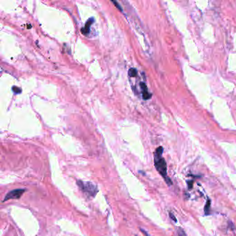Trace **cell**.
<instances>
[{
    "label": "cell",
    "instance_id": "obj_10",
    "mask_svg": "<svg viewBox=\"0 0 236 236\" xmlns=\"http://www.w3.org/2000/svg\"><path fill=\"white\" fill-rule=\"evenodd\" d=\"M112 3H114V4H115V6H116V7H117V8H119V10H121V11H122V8H121V7H120V6H119V3H118V2H114V1H112Z\"/></svg>",
    "mask_w": 236,
    "mask_h": 236
},
{
    "label": "cell",
    "instance_id": "obj_2",
    "mask_svg": "<svg viewBox=\"0 0 236 236\" xmlns=\"http://www.w3.org/2000/svg\"><path fill=\"white\" fill-rule=\"evenodd\" d=\"M77 185L78 186L80 189L82 190L84 193L91 197H94L98 193V189L95 184L89 182V181H82L81 180L77 181Z\"/></svg>",
    "mask_w": 236,
    "mask_h": 236
},
{
    "label": "cell",
    "instance_id": "obj_12",
    "mask_svg": "<svg viewBox=\"0 0 236 236\" xmlns=\"http://www.w3.org/2000/svg\"><path fill=\"white\" fill-rule=\"evenodd\" d=\"M141 232H142L143 233H144V234H145V236H148V233H146V232H145V231H144L143 229H142V228H141Z\"/></svg>",
    "mask_w": 236,
    "mask_h": 236
},
{
    "label": "cell",
    "instance_id": "obj_3",
    "mask_svg": "<svg viewBox=\"0 0 236 236\" xmlns=\"http://www.w3.org/2000/svg\"><path fill=\"white\" fill-rule=\"evenodd\" d=\"M24 192H25L24 189H15V190H11L6 195L5 197H4V199L3 200V202L9 199H19V198L21 197V196L24 194Z\"/></svg>",
    "mask_w": 236,
    "mask_h": 236
},
{
    "label": "cell",
    "instance_id": "obj_8",
    "mask_svg": "<svg viewBox=\"0 0 236 236\" xmlns=\"http://www.w3.org/2000/svg\"><path fill=\"white\" fill-rule=\"evenodd\" d=\"M177 236H187V235L182 228H179L177 230Z\"/></svg>",
    "mask_w": 236,
    "mask_h": 236
},
{
    "label": "cell",
    "instance_id": "obj_11",
    "mask_svg": "<svg viewBox=\"0 0 236 236\" xmlns=\"http://www.w3.org/2000/svg\"><path fill=\"white\" fill-rule=\"evenodd\" d=\"M169 215H170V217H171V218L172 219H173V221H174V222H177V219H176L175 216L173 215L171 213H169Z\"/></svg>",
    "mask_w": 236,
    "mask_h": 236
},
{
    "label": "cell",
    "instance_id": "obj_1",
    "mask_svg": "<svg viewBox=\"0 0 236 236\" xmlns=\"http://www.w3.org/2000/svg\"><path fill=\"white\" fill-rule=\"evenodd\" d=\"M163 148L159 147L156 150L155 153V166L157 171L165 179L167 185L171 186L173 184L171 179L167 175V165L165 159L162 157Z\"/></svg>",
    "mask_w": 236,
    "mask_h": 236
},
{
    "label": "cell",
    "instance_id": "obj_6",
    "mask_svg": "<svg viewBox=\"0 0 236 236\" xmlns=\"http://www.w3.org/2000/svg\"><path fill=\"white\" fill-rule=\"evenodd\" d=\"M128 74L130 77H135L137 75V70L134 68H131L128 71Z\"/></svg>",
    "mask_w": 236,
    "mask_h": 236
},
{
    "label": "cell",
    "instance_id": "obj_7",
    "mask_svg": "<svg viewBox=\"0 0 236 236\" xmlns=\"http://www.w3.org/2000/svg\"><path fill=\"white\" fill-rule=\"evenodd\" d=\"M210 206H211V201H210V199H208L206 205L205 206V209H204V211H205V213H206V214H209V213Z\"/></svg>",
    "mask_w": 236,
    "mask_h": 236
},
{
    "label": "cell",
    "instance_id": "obj_4",
    "mask_svg": "<svg viewBox=\"0 0 236 236\" xmlns=\"http://www.w3.org/2000/svg\"><path fill=\"white\" fill-rule=\"evenodd\" d=\"M140 87H141V90H142L143 98L145 99V100H148V99L150 98L151 96H152V94H151L149 91H148L146 85L144 83V82H141V83L140 84Z\"/></svg>",
    "mask_w": 236,
    "mask_h": 236
},
{
    "label": "cell",
    "instance_id": "obj_5",
    "mask_svg": "<svg viewBox=\"0 0 236 236\" xmlns=\"http://www.w3.org/2000/svg\"><path fill=\"white\" fill-rule=\"evenodd\" d=\"M94 22V19L93 18H91L90 19H89V20H87V22H86L85 25V27L83 28V29H82V30H81V32H82V34L85 35H87V34L89 33V30H90L91 25Z\"/></svg>",
    "mask_w": 236,
    "mask_h": 236
},
{
    "label": "cell",
    "instance_id": "obj_9",
    "mask_svg": "<svg viewBox=\"0 0 236 236\" xmlns=\"http://www.w3.org/2000/svg\"><path fill=\"white\" fill-rule=\"evenodd\" d=\"M13 91L15 94H20V93L22 92V90H21L20 88H18V87H15V86L13 87Z\"/></svg>",
    "mask_w": 236,
    "mask_h": 236
}]
</instances>
